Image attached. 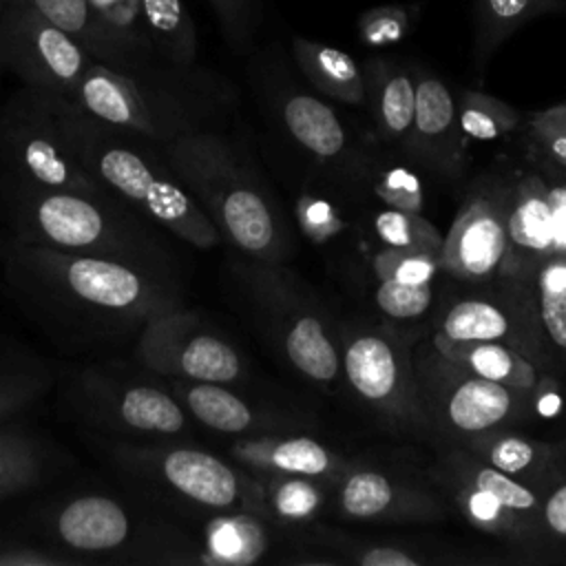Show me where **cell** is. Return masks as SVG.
<instances>
[{
  "label": "cell",
  "instance_id": "obj_1",
  "mask_svg": "<svg viewBox=\"0 0 566 566\" xmlns=\"http://www.w3.org/2000/svg\"><path fill=\"white\" fill-rule=\"evenodd\" d=\"M0 268L15 305L75 356H95L135 343L146 321L184 303L179 283L124 263L0 237Z\"/></svg>",
  "mask_w": 566,
  "mask_h": 566
},
{
  "label": "cell",
  "instance_id": "obj_2",
  "mask_svg": "<svg viewBox=\"0 0 566 566\" xmlns=\"http://www.w3.org/2000/svg\"><path fill=\"white\" fill-rule=\"evenodd\" d=\"M15 531L82 564H203V546L175 515L144 497L104 486H69L33 500Z\"/></svg>",
  "mask_w": 566,
  "mask_h": 566
},
{
  "label": "cell",
  "instance_id": "obj_3",
  "mask_svg": "<svg viewBox=\"0 0 566 566\" xmlns=\"http://www.w3.org/2000/svg\"><path fill=\"white\" fill-rule=\"evenodd\" d=\"M0 217L4 232L22 241L124 263L181 285L170 234L113 192L0 184Z\"/></svg>",
  "mask_w": 566,
  "mask_h": 566
},
{
  "label": "cell",
  "instance_id": "obj_4",
  "mask_svg": "<svg viewBox=\"0 0 566 566\" xmlns=\"http://www.w3.org/2000/svg\"><path fill=\"white\" fill-rule=\"evenodd\" d=\"M73 102L88 115L159 144L221 128L237 104L234 86L212 69L150 60L115 69L93 62Z\"/></svg>",
  "mask_w": 566,
  "mask_h": 566
},
{
  "label": "cell",
  "instance_id": "obj_5",
  "mask_svg": "<svg viewBox=\"0 0 566 566\" xmlns=\"http://www.w3.org/2000/svg\"><path fill=\"white\" fill-rule=\"evenodd\" d=\"M62 126L73 157L102 188L197 250L223 241L168 164L159 142L102 122L71 97L62 99Z\"/></svg>",
  "mask_w": 566,
  "mask_h": 566
},
{
  "label": "cell",
  "instance_id": "obj_6",
  "mask_svg": "<svg viewBox=\"0 0 566 566\" xmlns=\"http://www.w3.org/2000/svg\"><path fill=\"white\" fill-rule=\"evenodd\" d=\"M97 458L130 493L175 517L261 511L256 475L184 438L124 440L86 433Z\"/></svg>",
  "mask_w": 566,
  "mask_h": 566
},
{
  "label": "cell",
  "instance_id": "obj_7",
  "mask_svg": "<svg viewBox=\"0 0 566 566\" xmlns=\"http://www.w3.org/2000/svg\"><path fill=\"white\" fill-rule=\"evenodd\" d=\"M161 150L223 241L261 263L283 254L276 212L234 139L210 128L164 142Z\"/></svg>",
  "mask_w": 566,
  "mask_h": 566
},
{
  "label": "cell",
  "instance_id": "obj_8",
  "mask_svg": "<svg viewBox=\"0 0 566 566\" xmlns=\"http://www.w3.org/2000/svg\"><path fill=\"white\" fill-rule=\"evenodd\" d=\"M62 411L86 433L144 440L186 438L192 420L166 378L137 360L95 358L57 374Z\"/></svg>",
  "mask_w": 566,
  "mask_h": 566
},
{
  "label": "cell",
  "instance_id": "obj_9",
  "mask_svg": "<svg viewBox=\"0 0 566 566\" xmlns=\"http://www.w3.org/2000/svg\"><path fill=\"white\" fill-rule=\"evenodd\" d=\"M66 95L18 86L0 104V184L108 192L73 157L62 126Z\"/></svg>",
  "mask_w": 566,
  "mask_h": 566
},
{
  "label": "cell",
  "instance_id": "obj_10",
  "mask_svg": "<svg viewBox=\"0 0 566 566\" xmlns=\"http://www.w3.org/2000/svg\"><path fill=\"white\" fill-rule=\"evenodd\" d=\"M411 358L429 429L469 442L504 429L524 411L526 391L469 371L436 349L431 340Z\"/></svg>",
  "mask_w": 566,
  "mask_h": 566
},
{
  "label": "cell",
  "instance_id": "obj_11",
  "mask_svg": "<svg viewBox=\"0 0 566 566\" xmlns=\"http://www.w3.org/2000/svg\"><path fill=\"white\" fill-rule=\"evenodd\" d=\"M130 358L161 378L234 385L245 376L234 345L184 303L146 321Z\"/></svg>",
  "mask_w": 566,
  "mask_h": 566
},
{
  "label": "cell",
  "instance_id": "obj_12",
  "mask_svg": "<svg viewBox=\"0 0 566 566\" xmlns=\"http://www.w3.org/2000/svg\"><path fill=\"white\" fill-rule=\"evenodd\" d=\"M93 62L77 40L31 7L0 2V73L15 75L22 86L73 99Z\"/></svg>",
  "mask_w": 566,
  "mask_h": 566
},
{
  "label": "cell",
  "instance_id": "obj_13",
  "mask_svg": "<svg viewBox=\"0 0 566 566\" xmlns=\"http://www.w3.org/2000/svg\"><path fill=\"white\" fill-rule=\"evenodd\" d=\"M340 369L354 394L385 420L429 429L413 358L396 336L380 329H358L343 338Z\"/></svg>",
  "mask_w": 566,
  "mask_h": 566
},
{
  "label": "cell",
  "instance_id": "obj_14",
  "mask_svg": "<svg viewBox=\"0 0 566 566\" xmlns=\"http://www.w3.org/2000/svg\"><path fill=\"white\" fill-rule=\"evenodd\" d=\"M506 206L509 190L467 199L442 239V268L464 281H484L500 272L506 256Z\"/></svg>",
  "mask_w": 566,
  "mask_h": 566
},
{
  "label": "cell",
  "instance_id": "obj_15",
  "mask_svg": "<svg viewBox=\"0 0 566 566\" xmlns=\"http://www.w3.org/2000/svg\"><path fill=\"white\" fill-rule=\"evenodd\" d=\"M239 279L248 292V296L276 321L281 334V347L285 349L287 360L310 380L318 385H329L340 374V349L321 318L312 310L285 307L276 301V296L248 270H239Z\"/></svg>",
  "mask_w": 566,
  "mask_h": 566
},
{
  "label": "cell",
  "instance_id": "obj_16",
  "mask_svg": "<svg viewBox=\"0 0 566 566\" xmlns=\"http://www.w3.org/2000/svg\"><path fill=\"white\" fill-rule=\"evenodd\" d=\"M73 467L75 458L27 420L0 429V502L40 493Z\"/></svg>",
  "mask_w": 566,
  "mask_h": 566
},
{
  "label": "cell",
  "instance_id": "obj_17",
  "mask_svg": "<svg viewBox=\"0 0 566 566\" xmlns=\"http://www.w3.org/2000/svg\"><path fill=\"white\" fill-rule=\"evenodd\" d=\"M416 75V113L407 137V148L429 168L455 172L464 142L458 128L455 95L433 73L413 69Z\"/></svg>",
  "mask_w": 566,
  "mask_h": 566
},
{
  "label": "cell",
  "instance_id": "obj_18",
  "mask_svg": "<svg viewBox=\"0 0 566 566\" xmlns=\"http://www.w3.org/2000/svg\"><path fill=\"white\" fill-rule=\"evenodd\" d=\"M551 254L555 241L548 188L531 175L509 190L506 256L500 272L509 279H531Z\"/></svg>",
  "mask_w": 566,
  "mask_h": 566
},
{
  "label": "cell",
  "instance_id": "obj_19",
  "mask_svg": "<svg viewBox=\"0 0 566 566\" xmlns=\"http://www.w3.org/2000/svg\"><path fill=\"white\" fill-rule=\"evenodd\" d=\"M57 365L0 327V429L24 422L57 385Z\"/></svg>",
  "mask_w": 566,
  "mask_h": 566
},
{
  "label": "cell",
  "instance_id": "obj_20",
  "mask_svg": "<svg viewBox=\"0 0 566 566\" xmlns=\"http://www.w3.org/2000/svg\"><path fill=\"white\" fill-rule=\"evenodd\" d=\"M336 502L340 513L354 520H424L440 515L436 500L374 469L345 473Z\"/></svg>",
  "mask_w": 566,
  "mask_h": 566
},
{
  "label": "cell",
  "instance_id": "obj_21",
  "mask_svg": "<svg viewBox=\"0 0 566 566\" xmlns=\"http://www.w3.org/2000/svg\"><path fill=\"white\" fill-rule=\"evenodd\" d=\"M230 460L252 475H305L325 478L334 475L340 467L327 447L310 436H248L228 447Z\"/></svg>",
  "mask_w": 566,
  "mask_h": 566
},
{
  "label": "cell",
  "instance_id": "obj_22",
  "mask_svg": "<svg viewBox=\"0 0 566 566\" xmlns=\"http://www.w3.org/2000/svg\"><path fill=\"white\" fill-rule=\"evenodd\" d=\"M365 104L378 130L394 142H407L416 113V75L391 57H369L363 66Z\"/></svg>",
  "mask_w": 566,
  "mask_h": 566
},
{
  "label": "cell",
  "instance_id": "obj_23",
  "mask_svg": "<svg viewBox=\"0 0 566 566\" xmlns=\"http://www.w3.org/2000/svg\"><path fill=\"white\" fill-rule=\"evenodd\" d=\"M279 88L276 108L290 137L318 159L338 157L347 146V130L336 111L303 88L290 84Z\"/></svg>",
  "mask_w": 566,
  "mask_h": 566
},
{
  "label": "cell",
  "instance_id": "obj_24",
  "mask_svg": "<svg viewBox=\"0 0 566 566\" xmlns=\"http://www.w3.org/2000/svg\"><path fill=\"white\" fill-rule=\"evenodd\" d=\"M166 382L190 420L210 431L223 436H250L261 427L259 411L226 382L184 378H166Z\"/></svg>",
  "mask_w": 566,
  "mask_h": 566
},
{
  "label": "cell",
  "instance_id": "obj_25",
  "mask_svg": "<svg viewBox=\"0 0 566 566\" xmlns=\"http://www.w3.org/2000/svg\"><path fill=\"white\" fill-rule=\"evenodd\" d=\"M290 46L301 75L318 93L347 106L365 104V75L349 53L303 35H292Z\"/></svg>",
  "mask_w": 566,
  "mask_h": 566
},
{
  "label": "cell",
  "instance_id": "obj_26",
  "mask_svg": "<svg viewBox=\"0 0 566 566\" xmlns=\"http://www.w3.org/2000/svg\"><path fill=\"white\" fill-rule=\"evenodd\" d=\"M431 343L444 356L493 382L531 394L539 380L537 367L513 345L500 340H447L440 336H433Z\"/></svg>",
  "mask_w": 566,
  "mask_h": 566
},
{
  "label": "cell",
  "instance_id": "obj_27",
  "mask_svg": "<svg viewBox=\"0 0 566 566\" xmlns=\"http://www.w3.org/2000/svg\"><path fill=\"white\" fill-rule=\"evenodd\" d=\"M467 449L486 464L544 491L553 478L555 453L553 447L531 440L520 433L495 429L467 442Z\"/></svg>",
  "mask_w": 566,
  "mask_h": 566
},
{
  "label": "cell",
  "instance_id": "obj_28",
  "mask_svg": "<svg viewBox=\"0 0 566 566\" xmlns=\"http://www.w3.org/2000/svg\"><path fill=\"white\" fill-rule=\"evenodd\" d=\"M566 11V0H473V57L480 71L526 22Z\"/></svg>",
  "mask_w": 566,
  "mask_h": 566
},
{
  "label": "cell",
  "instance_id": "obj_29",
  "mask_svg": "<svg viewBox=\"0 0 566 566\" xmlns=\"http://www.w3.org/2000/svg\"><path fill=\"white\" fill-rule=\"evenodd\" d=\"M146 0H91L93 15L106 44V66L126 69L157 60L144 35Z\"/></svg>",
  "mask_w": 566,
  "mask_h": 566
},
{
  "label": "cell",
  "instance_id": "obj_30",
  "mask_svg": "<svg viewBox=\"0 0 566 566\" xmlns=\"http://www.w3.org/2000/svg\"><path fill=\"white\" fill-rule=\"evenodd\" d=\"M270 537L256 513L237 511L208 520L201 546L203 564L250 566L263 557Z\"/></svg>",
  "mask_w": 566,
  "mask_h": 566
},
{
  "label": "cell",
  "instance_id": "obj_31",
  "mask_svg": "<svg viewBox=\"0 0 566 566\" xmlns=\"http://www.w3.org/2000/svg\"><path fill=\"white\" fill-rule=\"evenodd\" d=\"M515 325L517 314L511 305L469 296L444 312L436 336L447 340H500L517 349L522 338Z\"/></svg>",
  "mask_w": 566,
  "mask_h": 566
},
{
  "label": "cell",
  "instance_id": "obj_32",
  "mask_svg": "<svg viewBox=\"0 0 566 566\" xmlns=\"http://www.w3.org/2000/svg\"><path fill=\"white\" fill-rule=\"evenodd\" d=\"M438 480L451 493V500L475 528L515 542L533 539L528 528L506 509V504L491 489L464 478L444 462H440L438 467Z\"/></svg>",
  "mask_w": 566,
  "mask_h": 566
},
{
  "label": "cell",
  "instance_id": "obj_33",
  "mask_svg": "<svg viewBox=\"0 0 566 566\" xmlns=\"http://www.w3.org/2000/svg\"><path fill=\"white\" fill-rule=\"evenodd\" d=\"M458 108V128L462 135V142H493L497 137H504L513 133L522 115L511 104L482 93V91H462L455 97Z\"/></svg>",
  "mask_w": 566,
  "mask_h": 566
},
{
  "label": "cell",
  "instance_id": "obj_34",
  "mask_svg": "<svg viewBox=\"0 0 566 566\" xmlns=\"http://www.w3.org/2000/svg\"><path fill=\"white\" fill-rule=\"evenodd\" d=\"M535 316L548 343L566 352V254H551L531 276Z\"/></svg>",
  "mask_w": 566,
  "mask_h": 566
},
{
  "label": "cell",
  "instance_id": "obj_35",
  "mask_svg": "<svg viewBox=\"0 0 566 566\" xmlns=\"http://www.w3.org/2000/svg\"><path fill=\"white\" fill-rule=\"evenodd\" d=\"M261 486V511L287 520L305 522L318 515L325 502L323 489L305 475H256Z\"/></svg>",
  "mask_w": 566,
  "mask_h": 566
},
{
  "label": "cell",
  "instance_id": "obj_36",
  "mask_svg": "<svg viewBox=\"0 0 566 566\" xmlns=\"http://www.w3.org/2000/svg\"><path fill=\"white\" fill-rule=\"evenodd\" d=\"M31 7L35 13L53 22L57 29L77 40L95 62L106 64V44L97 20L91 9V0H9Z\"/></svg>",
  "mask_w": 566,
  "mask_h": 566
},
{
  "label": "cell",
  "instance_id": "obj_37",
  "mask_svg": "<svg viewBox=\"0 0 566 566\" xmlns=\"http://www.w3.org/2000/svg\"><path fill=\"white\" fill-rule=\"evenodd\" d=\"M374 230L382 245L416 250L431 256L442 254V234L433 223H429L420 212H407L396 208H385L374 219Z\"/></svg>",
  "mask_w": 566,
  "mask_h": 566
},
{
  "label": "cell",
  "instance_id": "obj_38",
  "mask_svg": "<svg viewBox=\"0 0 566 566\" xmlns=\"http://www.w3.org/2000/svg\"><path fill=\"white\" fill-rule=\"evenodd\" d=\"M420 13V2H385L369 7L356 20L358 40L374 49L398 44L416 29Z\"/></svg>",
  "mask_w": 566,
  "mask_h": 566
},
{
  "label": "cell",
  "instance_id": "obj_39",
  "mask_svg": "<svg viewBox=\"0 0 566 566\" xmlns=\"http://www.w3.org/2000/svg\"><path fill=\"white\" fill-rule=\"evenodd\" d=\"M223 40L239 53H252L256 46V35L265 20L263 0H208Z\"/></svg>",
  "mask_w": 566,
  "mask_h": 566
},
{
  "label": "cell",
  "instance_id": "obj_40",
  "mask_svg": "<svg viewBox=\"0 0 566 566\" xmlns=\"http://www.w3.org/2000/svg\"><path fill=\"white\" fill-rule=\"evenodd\" d=\"M371 265L378 281L396 283H433L438 270L442 268L438 256L387 245L380 248V252H376Z\"/></svg>",
  "mask_w": 566,
  "mask_h": 566
},
{
  "label": "cell",
  "instance_id": "obj_41",
  "mask_svg": "<svg viewBox=\"0 0 566 566\" xmlns=\"http://www.w3.org/2000/svg\"><path fill=\"white\" fill-rule=\"evenodd\" d=\"M376 305L382 314L398 321H409L422 316L433 301L431 283H396L380 281L376 287Z\"/></svg>",
  "mask_w": 566,
  "mask_h": 566
},
{
  "label": "cell",
  "instance_id": "obj_42",
  "mask_svg": "<svg viewBox=\"0 0 566 566\" xmlns=\"http://www.w3.org/2000/svg\"><path fill=\"white\" fill-rule=\"evenodd\" d=\"M0 566H77V564L62 551L13 528L0 542Z\"/></svg>",
  "mask_w": 566,
  "mask_h": 566
},
{
  "label": "cell",
  "instance_id": "obj_43",
  "mask_svg": "<svg viewBox=\"0 0 566 566\" xmlns=\"http://www.w3.org/2000/svg\"><path fill=\"white\" fill-rule=\"evenodd\" d=\"M374 192L387 208L422 212L420 179L402 166H391L380 170L374 179Z\"/></svg>",
  "mask_w": 566,
  "mask_h": 566
},
{
  "label": "cell",
  "instance_id": "obj_44",
  "mask_svg": "<svg viewBox=\"0 0 566 566\" xmlns=\"http://www.w3.org/2000/svg\"><path fill=\"white\" fill-rule=\"evenodd\" d=\"M528 133L546 157L566 166V102L535 113L528 122Z\"/></svg>",
  "mask_w": 566,
  "mask_h": 566
},
{
  "label": "cell",
  "instance_id": "obj_45",
  "mask_svg": "<svg viewBox=\"0 0 566 566\" xmlns=\"http://www.w3.org/2000/svg\"><path fill=\"white\" fill-rule=\"evenodd\" d=\"M296 217L303 232L314 241H327L343 230V221L336 217L334 208L312 195H305L296 203Z\"/></svg>",
  "mask_w": 566,
  "mask_h": 566
},
{
  "label": "cell",
  "instance_id": "obj_46",
  "mask_svg": "<svg viewBox=\"0 0 566 566\" xmlns=\"http://www.w3.org/2000/svg\"><path fill=\"white\" fill-rule=\"evenodd\" d=\"M539 535L566 539V480L551 482L542 493Z\"/></svg>",
  "mask_w": 566,
  "mask_h": 566
},
{
  "label": "cell",
  "instance_id": "obj_47",
  "mask_svg": "<svg viewBox=\"0 0 566 566\" xmlns=\"http://www.w3.org/2000/svg\"><path fill=\"white\" fill-rule=\"evenodd\" d=\"M352 562L358 566H420L427 559L391 544H369L354 551Z\"/></svg>",
  "mask_w": 566,
  "mask_h": 566
},
{
  "label": "cell",
  "instance_id": "obj_48",
  "mask_svg": "<svg viewBox=\"0 0 566 566\" xmlns=\"http://www.w3.org/2000/svg\"><path fill=\"white\" fill-rule=\"evenodd\" d=\"M533 398V407L539 416L544 418H553L559 413L562 409V394H559V385L553 378H542L537 380V385L531 389L528 394Z\"/></svg>",
  "mask_w": 566,
  "mask_h": 566
},
{
  "label": "cell",
  "instance_id": "obj_49",
  "mask_svg": "<svg viewBox=\"0 0 566 566\" xmlns=\"http://www.w3.org/2000/svg\"><path fill=\"white\" fill-rule=\"evenodd\" d=\"M548 199L553 212L555 254H566V186L548 188Z\"/></svg>",
  "mask_w": 566,
  "mask_h": 566
},
{
  "label": "cell",
  "instance_id": "obj_50",
  "mask_svg": "<svg viewBox=\"0 0 566 566\" xmlns=\"http://www.w3.org/2000/svg\"><path fill=\"white\" fill-rule=\"evenodd\" d=\"M9 533H11V531H4V528H0V542H2V539H4Z\"/></svg>",
  "mask_w": 566,
  "mask_h": 566
},
{
  "label": "cell",
  "instance_id": "obj_51",
  "mask_svg": "<svg viewBox=\"0 0 566 566\" xmlns=\"http://www.w3.org/2000/svg\"><path fill=\"white\" fill-rule=\"evenodd\" d=\"M0 104H2V99H0Z\"/></svg>",
  "mask_w": 566,
  "mask_h": 566
},
{
  "label": "cell",
  "instance_id": "obj_52",
  "mask_svg": "<svg viewBox=\"0 0 566 566\" xmlns=\"http://www.w3.org/2000/svg\"><path fill=\"white\" fill-rule=\"evenodd\" d=\"M0 2H2V0H0Z\"/></svg>",
  "mask_w": 566,
  "mask_h": 566
}]
</instances>
